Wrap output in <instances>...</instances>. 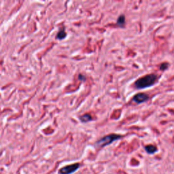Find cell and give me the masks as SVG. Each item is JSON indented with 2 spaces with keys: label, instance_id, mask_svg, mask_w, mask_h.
<instances>
[{
  "label": "cell",
  "instance_id": "6",
  "mask_svg": "<svg viewBox=\"0 0 174 174\" xmlns=\"http://www.w3.org/2000/svg\"><path fill=\"white\" fill-rule=\"evenodd\" d=\"M80 121L82 122H87L88 121H90L92 120V116H90V114H84L83 116H80Z\"/></svg>",
  "mask_w": 174,
  "mask_h": 174
},
{
  "label": "cell",
  "instance_id": "9",
  "mask_svg": "<svg viewBox=\"0 0 174 174\" xmlns=\"http://www.w3.org/2000/svg\"><path fill=\"white\" fill-rule=\"evenodd\" d=\"M168 67H169V64L166 63H162L161 65V67H160V69L162 70H165L167 69Z\"/></svg>",
  "mask_w": 174,
  "mask_h": 174
},
{
  "label": "cell",
  "instance_id": "3",
  "mask_svg": "<svg viewBox=\"0 0 174 174\" xmlns=\"http://www.w3.org/2000/svg\"><path fill=\"white\" fill-rule=\"evenodd\" d=\"M80 167L79 163H74L72 165H67L64 167L61 168L59 170V174H72L78 169Z\"/></svg>",
  "mask_w": 174,
  "mask_h": 174
},
{
  "label": "cell",
  "instance_id": "8",
  "mask_svg": "<svg viewBox=\"0 0 174 174\" xmlns=\"http://www.w3.org/2000/svg\"><path fill=\"white\" fill-rule=\"evenodd\" d=\"M65 36H66V33H65L64 29H62L58 33L57 36H56V38H57V39H63Z\"/></svg>",
  "mask_w": 174,
  "mask_h": 174
},
{
  "label": "cell",
  "instance_id": "2",
  "mask_svg": "<svg viewBox=\"0 0 174 174\" xmlns=\"http://www.w3.org/2000/svg\"><path fill=\"white\" fill-rule=\"evenodd\" d=\"M121 135H116V134H111L107 136H105L104 138L99 139L96 143V145L99 147H104L105 145H110L116 140H118L120 138H121Z\"/></svg>",
  "mask_w": 174,
  "mask_h": 174
},
{
  "label": "cell",
  "instance_id": "7",
  "mask_svg": "<svg viewBox=\"0 0 174 174\" xmlns=\"http://www.w3.org/2000/svg\"><path fill=\"white\" fill-rule=\"evenodd\" d=\"M125 22V17L124 15H121L119 17L118 20H117V25H119V26H122L124 25Z\"/></svg>",
  "mask_w": 174,
  "mask_h": 174
},
{
  "label": "cell",
  "instance_id": "5",
  "mask_svg": "<svg viewBox=\"0 0 174 174\" xmlns=\"http://www.w3.org/2000/svg\"><path fill=\"white\" fill-rule=\"evenodd\" d=\"M145 150L148 154L152 155V154L155 153L156 151H157V148L153 145H148L145 147Z\"/></svg>",
  "mask_w": 174,
  "mask_h": 174
},
{
  "label": "cell",
  "instance_id": "1",
  "mask_svg": "<svg viewBox=\"0 0 174 174\" xmlns=\"http://www.w3.org/2000/svg\"><path fill=\"white\" fill-rule=\"evenodd\" d=\"M156 80H157V76L155 74H148L137 80L135 82V86L137 88H139V89L150 87L155 83Z\"/></svg>",
  "mask_w": 174,
  "mask_h": 174
},
{
  "label": "cell",
  "instance_id": "4",
  "mask_svg": "<svg viewBox=\"0 0 174 174\" xmlns=\"http://www.w3.org/2000/svg\"><path fill=\"white\" fill-rule=\"evenodd\" d=\"M133 101L137 104H141L142 102H145L149 99V96L145 93H138L133 97Z\"/></svg>",
  "mask_w": 174,
  "mask_h": 174
},
{
  "label": "cell",
  "instance_id": "10",
  "mask_svg": "<svg viewBox=\"0 0 174 174\" xmlns=\"http://www.w3.org/2000/svg\"><path fill=\"white\" fill-rule=\"evenodd\" d=\"M78 78H79L80 80H85V77L83 76H82V75H79Z\"/></svg>",
  "mask_w": 174,
  "mask_h": 174
}]
</instances>
